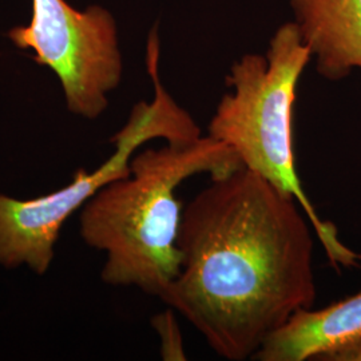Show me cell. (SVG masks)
Returning a JSON list of instances; mask_svg holds the SVG:
<instances>
[{
  "mask_svg": "<svg viewBox=\"0 0 361 361\" xmlns=\"http://www.w3.org/2000/svg\"><path fill=\"white\" fill-rule=\"evenodd\" d=\"M158 337L161 338V356L164 360H186L183 349V338L180 335V326L176 320L174 310L157 314L153 319Z\"/></svg>",
  "mask_w": 361,
  "mask_h": 361,
  "instance_id": "obj_8",
  "label": "cell"
},
{
  "mask_svg": "<svg viewBox=\"0 0 361 361\" xmlns=\"http://www.w3.org/2000/svg\"><path fill=\"white\" fill-rule=\"evenodd\" d=\"M310 58L296 23L280 27L265 56L246 54L232 66L225 79L232 91L221 98L207 135L229 146L246 170L296 200L334 267H353L359 256L338 240L335 225L319 216L297 173L295 102Z\"/></svg>",
  "mask_w": 361,
  "mask_h": 361,
  "instance_id": "obj_3",
  "label": "cell"
},
{
  "mask_svg": "<svg viewBox=\"0 0 361 361\" xmlns=\"http://www.w3.org/2000/svg\"><path fill=\"white\" fill-rule=\"evenodd\" d=\"M290 6L322 77L340 80L361 70V0H290Z\"/></svg>",
  "mask_w": 361,
  "mask_h": 361,
  "instance_id": "obj_7",
  "label": "cell"
},
{
  "mask_svg": "<svg viewBox=\"0 0 361 361\" xmlns=\"http://www.w3.org/2000/svg\"><path fill=\"white\" fill-rule=\"evenodd\" d=\"M361 338V292L322 310H301L273 332L253 360L320 361Z\"/></svg>",
  "mask_w": 361,
  "mask_h": 361,
  "instance_id": "obj_6",
  "label": "cell"
},
{
  "mask_svg": "<svg viewBox=\"0 0 361 361\" xmlns=\"http://www.w3.org/2000/svg\"><path fill=\"white\" fill-rule=\"evenodd\" d=\"M154 99L135 104L126 125L114 134V152L92 171L85 169L52 193L30 200L0 193V265L7 269L26 267L46 274L55 258V245L66 221L106 185L126 177L133 157L145 143L164 140L186 143L202 135L193 116L177 104L153 74Z\"/></svg>",
  "mask_w": 361,
  "mask_h": 361,
  "instance_id": "obj_4",
  "label": "cell"
},
{
  "mask_svg": "<svg viewBox=\"0 0 361 361\" xmlns=\"http://www.w3.org/2000/svg\"><path fill=\"white\" fill-rule=\"evenodd\" d=\"M7 37L58 77L68 111L86 119L104 114L123 73L110 11L99 6L79 11L66 0H32L30 25L15 27Z\"/></svg>",
  "mask_w": 361,
  "mask_h": 361,
  "instance_id": "obj_5",
  "label": "cell"
},
{
  "mask_svg": "<svg viewBox=\"0 0 361 361\" xmlns=\"http://www.w3.org/2000/svg\"><path fill=\"white\" fill-rule=\"evenodd\" d=\"M314 237L296 200L257 174L243 168L210 178L183 207L180 274L161 300L219 357L253 360L316 301Z\"/></svg>",
  "mask_w": 361,
  "mask_h": 361,
  "instance_id": "obj_1",
  "label": "cell"
},
{
  "mask_svg": "<svg viewBox=\"0 0 361 361\" xmlns=\"http://www.w3.org/2000/svg\"><path fill=\"white\" fill-rule=\"evenodd\" d=\"M320 361H361V338L324 356Z\"/></svg>",
  "mask_w": 361,
  "mask_h": 361,
  "instance_id": "obj_9",
  "label": "cell"
},
{
  "mask_svg": "<svg viewBox=\"0 0 361 361\" xmlns=\"http://www.w3.org/2000/svg\"><path fill=\"white\" fill-rule=\"evenodd\" d=\"M243 168L229 146L209 135L138 150L129 174L106 185L80 209L82 240L106 256L104 284L135 286L161 298L180 274V183Z\"/></svg>",
  "mask_w": 361,
  "mask_h": 361,
  "instance_id": "obj_2",
  "label": "cell"
}]
</instances>
